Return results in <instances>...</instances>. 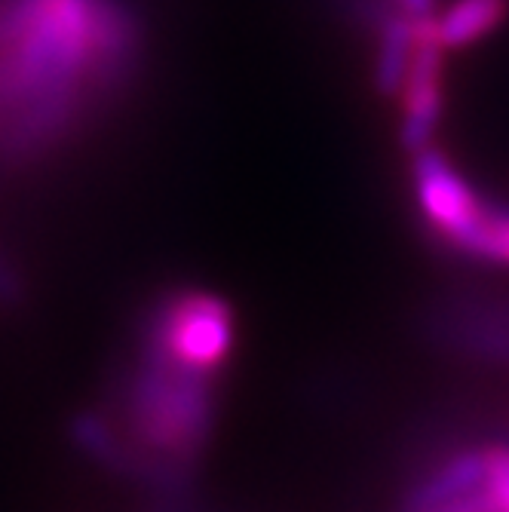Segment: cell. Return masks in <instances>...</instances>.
<instances>
[{"label":"cell","instance_id":"6da1fadb","mask_svg":"<svg viewBox=\"0 0 509 512\" xmlns=\"http://www.w3.org/2000/svg\"><path fill=\"white\" fill-rule=\"evenodd\" d=\"M123 408L129 427L126 436L138 448L175 467L197 470L218 424L215 378L191 375L138 350Z\"/></svg>","mask_w":509,"mask_h":512},{"label":"cell","instance_id":"7a4b0ae2","mask_svg":"<svg viewBox=\"0 0 509 512\" xmlns=\"http://www.w3.org/2000/svg\"><path fill=\"white\" fill-rule=\"evenodd\" d=\"M234 347L237 316L230 301L188 286L160 295L138 332V350L203 378H218Z\"/></svg>","mask_w":509,"mask_h":512},{"label":"cell","instance_id":"3957f363","mask_svg":"<svg viewBox=\"0 0 509 512\" xmlns=\"http://www.w3.org/2000/svg\"><path fill=\"white\" fill-rule=\"evenodd\" d=\"M399 105L402 151L418 154L430 148L445 114V46L436 37V16L414 19L411 65L399 92Z\"/></svg>","mask_w":509,"mask_h":512},{"label":"cell","instance_id":"277c9868","mask_svg":"<svg viewBox=\"0 0 509 512\" xmlns=\"http://www.w3.org/2000/svg\"><path fill=\"white\" fill-rule=\"evenodd\" d=\"M411 157L414 203L421 209V218L442 246L454 249L460 237L476 224L479 212L485 209V200L436 145Z\"/></svg>","mask_w":509,"mask_h":512},{"label":"cell","instance_id":"5b68a950","mask_svg":"<svg viewBox=\"0 0 509 512\" xmlns=\"http://www.w3.org/2000/svg\"><path fill=\"white\" fill-rule=\"evenodd\" d=\"M430 338L476 362L509 365V301L454 298L439 304L427 319Z\"/></svg>","mask_w":509,"mask_h":512},{"label":"cell","instance_id":"8992f818","mask_svg":"<svg viewBox=\"0 0 509 512\" xmlns=\"http://www.w3.org/2000/svg\"><path fill=\"white\" fill-rule=\"evenodd\" d=\"M378 46H375V89L384 99H399L408 65H411V46H414V19L402 10L387 13L378 25Z\"/></svg>","mask_w":509,"mask_h":512},{"label":"cell","instance_id":"52a82bcc","mask_svg":"<svg viewBox=\"0 0 509 512\" xmlns=\"http://www.w3.org/2000/svg\"><path fill=\"white\" fill-rule=\"evenodd\" d=\"M509 16V0H454L436 19V37L445 50H464L494 34Z\"/></svg>","mask_w":509,"mask_h":512},{"label":"cell","instance_id":"ba28073f","mask_svg":"<svg viewBox=\"0 0 509 512\" xmlns=\"http://www.w3.org/2000/svg\"><path fill=\"white\" fill-rule=\"evenodd\" d=\"M454 252L485 264L509 267V206H494L485 200V209L479 212L476 224L460 237Z\"/></svg>","mask_w":509,"mask_h":512},{"label":"cell","instance_id":"9c48e42d","mask_svg":"<svg viewBox=\"0 0 509 512\" xmlns=\"http://www.w3.org/2000/svg\"><path fill=\"white\" fill-rule=\"evenodd\" d=\"M485 457V491L491 497L494 512H509V445L482 448Z\"/></svg>","mask_w":509,"mask_h":512},{"label":"cell","instance_id":"30bf717a","mask_svg":"<svg viewBox=\"0 0 509 512\" xmlns=\"http://www.w3.org/2000/svg\"><path fill=\"white\" fill-rule=\"evenodd\" d=\"M485 482V479H482ZM418 512H494L491 506V497L485 491V485L473 488V491H464L457 497H448L436 506H427V509H418Z\"/></svg>","mask_w":509,"mask_h":512},{"label":"cell","instance_id":"8fae6325","mask_svg":"<svg viewBox=\"0 0 509 512\" xmlns=\"http://www.w3.org/2000/svg\"><path fill=\"white\" fill-rule=\"evenodd\" d=\"M396 7L408 19H430L433 10H436V0H396Z\"/></svg>","mask_w":509,"mask_h":512}]
</instances>
